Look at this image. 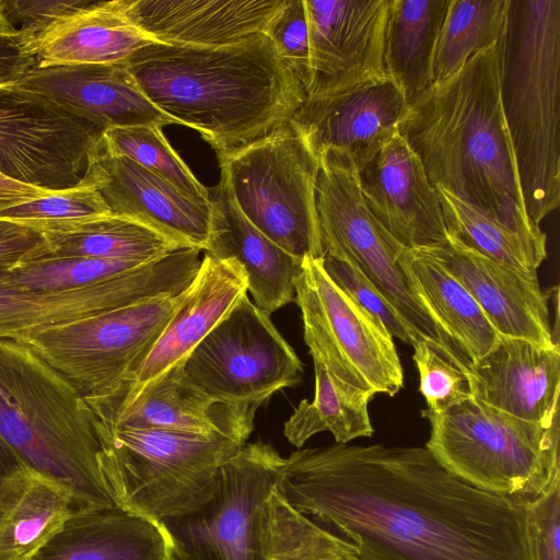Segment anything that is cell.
<instances>
[{"mask_svg":"<svg viewBox=\"0 0 560 560\" xmlns=\"http://www.w3.org/2000/svg\"><path fill=\"white\" fill-rule=\"evenodd\" d=\"M28 560H173L161 522L113 505L75 510Z\"/></svg>","mask_w":560,"mask_h":560,"instance_id":"26","label":"cell"},{"mask_svg":"<svg viewBox=\"0 0 560 560\" xmlns=\"http://www.w3.org/2000/svg\"><path fill=\"white\" fill-rule=\"evenodd\" d=\"M314 399H302L285 421L287 440L301 448L313 435L325 431L338 444L372 436L369 402L374 395L337 381L319 363L314 362Z\"/></svg>","mask_w":560,"mask_h":560,"instance_id":"32","label":"cell"},{"mask_svg":"<svg viewBox=\"0 0 560 560\" xmlns=\"http://www.w3.org/2000/svg\"><path fill=\"white\" fill-rule=\"evenodd\" d=\"M472 295L500 336L523 338L545 348L559 345L550 322L557 287L542 290L537 275H527L465 247L452 237L424 249Z\"/></svg>","mask_w":560,"mask_h":560,"instance_id":"19","label":"cell"},{"mask_svg":"<svg viewBox=\"0 0 560 560\" xmlns=\"http://www.w3.org/2000/svg\"><path fill=\"white\" fill-rule=\"evenodd\" d=\"M128 0L90 1L58 19L36 40L37 67L126 62L155 42L130 19Z\"/></svg>","mask_w":560,"mask_h":560,"instance_id":"27","label":"cell"},{"mask_svg":"<svg viewBox=\"0 0 560 560\" xmlns=\"http://www.w3.org/2000/svg\"><path fill=\"white\" fill-rule=\"evenodd\" d=\"M0 34L13 37V34H12L10 27H9L8 23L5 22L3 15L1 13V9H0Z\"/></svg>","mask_w":560,"mask_h":560,"instance_id":"49","label":"cell"},{"mask_svg":"<svg viewBox=\"0 0 560 560\" xmlns=\"http://www.w3.org/2000/svg\"><path fill=\"white\" fill-rule=\"evenodd\" d=\"M318 162L316 209L325 254L354 266L402 318L416 342H430L467 370L469 361L425 307L400 266L406 248L366 207L352 160L327 151Z\"/></svg>","mask_w":560,"mask_h":560,"instance_id":"8","label":"cell"},{"mask_svg":"<svg viewBox=\"0 0 560 560\" xmlns=\"http://www.w3.org/2000/svg\"><path fill=\"white\" fill-rule=\"evenodd\" d=\"M108 215L110 210L94 186L56 190L0 207V221L39 233L68 230Z\"/></svg>","mask_w":560,"mask_h":560,"instance_id":"38","label":"cell"},{"mask_svg":"<svg viewBox=\"0 0 560 560\" xmlns=\"http://www.w3.org/2000/svg\"><path fill=\"white\" fill-rule=\"evenodd\" d=\"M328 277L360 307L382 324L389 335L409 346L416 342L409 327L376 288L350 262L324 255Z\"/></svg>","mask_w":560,"mask_h":560,"instance_id":"41","label":"cell"},{"mask_svg":"<svg viewBox=\"0 0 560 560\" xmlns=\"http://www.w3.org/2000/svg\"><path fill=\"white\" fill-rule=\"evenodd\" d=\"M500 100L527 215L560 203V1L506 0L498 42Z\"/></svg>","mask_w":560,"mask_h":560,"instance_id":"5","label":"cell"},{"mask_svg":"<svg viewBox=\"0 0 560 560\" xmlns=\"http://www.w3.org/2000/svg\"><path fill=\"white\" fill-rule=\"evenodd\" d=\"M357 176L366 207L404 248L427 249L447 241L436 189L398 131Z\"/></svg>","mask_w":560,"mask_h":560,"instance_id":"18","label":"cell"},{"mask_svg":"<svg viewBox=\"0 0 560 560\" xmlns=\"http://www.w3.org/2000/svg\"><path fill=\"white\" fill-rule=\"evenodd\" d=\"M389 0H305L311 81L306 98L387 77L383 63Z\"/></svg>","mask_w":560,"mask_h":560,"instance_id":"16","label":"cell"},{"mask_svg":"<svg viewBox=\"0 0 560 560\" xmlns=\"http://www.w3.org/2000/svg\"><path fill=\"white\" fill-rule=\"evenodd\" d=\"M285 0H128L131 21L161 44L236 45L265 34Z\"/></svg>","mask_w":560,"mask_h":560,"instance_id":"23","label":"cell"},{"mask_svg":"<svg viewBox=\"0 0 560 560\" xmlns=\"http://www.w3.org/2000/svg\"><path fill=\"white\" fill-rule=\"evenodd\" d=\"M104 145L106 154L137 163L197 201H211L210 190L174 151L161 127H109L104 131Z\"/></svg>","mask_w":560,"mask_h":560,"instance_id":"37","label":"cell"},{"mask_svg":"<svg viewBox=\"0 0 560 560\" xmlns=\"http://www.w3.org/2000/svg\"><path fill=\"white\" fill-rule=\"evenodd\" d=\"M506 0H451L433 57L434 83L455 74L502 35Z\"/></svg>","mask_w":560,"mask_h":560,"instance_id":"34","label":"cell"},{"mask_svg":"<svg viewBox=\"0 0 560 560\" xmlns=\"http://www.w3.org/2000/svg\"><path fill=\"white\" fill-rule=\"evenodd\" d=\"M90 1L0 0V9L13 37L33 56L34 44L50 25L67 13L86 5Z\"/></svg>","mask_w":560,"mask_h":560,"instance_id":"43","label":"cell"},{"mask_svg":"<svg viewBox=\"0 0 560 560\" xmlns=\"http://www.w3.org/2000/svg\"><path fill=\"white\" fill-rule=\"evenodd\" d=\"M24 465L12 447L0 436V487L12 471Z\"/></svg>","mask_w":560,"mask_h":560,"instance_id":"48","label":"cell"},{"mask_svg":"<svg viewBox=\"0 0 560 560\" xmlns=\"http://www.w3.org/2000/svg\"><path fill=\"white\" fill-rule=\"evenodd\" d=\"M407 106L398 85L386 77L305 98L291 121L317 159L327 151L339 152L359 170L397 132Z\"/></svg>","mask_w":560,"mask_h":560,"instance_id":"20","label":"cell"},{"mask_svg":"<svg viewBox=\"0 0 560 560\" xmlns=\"http://www.w3.org/2000/svg\"><path fill=\"white\" fill-rule=\"evenodd\" d=\"M277 489L360 560H532L527 498L472 487L424 447L332 444L284 458Z\"/></svg>","mask_w":560,"mask_h":560,"instance_id":"1","label":"cell"},{"mask_svg":"<svg viewBox=\"0 0 560 560\" xmlns=\"http://www.w3.org/2000/svg\"><path fill=\"white\" fill-rule=\"evenodd\" d=\"M92 184L113 215L137 221L183 248L206 249L211 201H197L137 163L106 153L94 165Z\"/></svg>","mask_w":560,"mask_h":560,"instance_id":"21","label":"cell"},{"mask_svg":"<svg viewBox=\"0 0 560 560\" xmlns=\"http://www.w3.org/2000/svg\"><path fill=\"white\" fill-rule=\"evenodd\" d=\"M106 128L19 83L0 85V174L48 191L93 186Z\"/></svg>","mask_w":560,"mask_h":560,"instance_id":"10","label":"cell"},{"mask_svg":"<svg viewBox=\"0 0 560 560\" xmlns=\"http://www.w3.org/2000/svg\"><path fill=\"white\" fill-rule=\"evenodd\" d=\"M46 256L88 257L150 262L183 248L131 219L108 215L71 229L42 233Z\"/></svg>","mask_w":560,"mask_h":560,"instance_id":"33","label":"cell"},{"mask_svg":"<svg viewBox=\"0 0 560 560\" xmlns=\"http://www.w3.org/2000/svg\"><path fill=\"white\" fill-rule=\"evenodd\" d=\"M182 378L213 402L260 406L302 382L303 364L247 293L179 363Z\"/></svg>","mask_w":560,"mask_h":560,"instance_id":"12","label":"cell"},{"mask_svg":"<svg viewBox=\"0 0 560 560\" xmlns=\"http://www.w3.org/2000/svg\"><path fill=\"white\" fill-rule=\"evenodd\" d=\"M48 192L51 191L15 182L0 174V207Z\"/></svg>","mask_w":560,"mask_h":560,"instance_id":"47","label":"cell"},{"mask_svg":"<svg viewBox=\"0 0 560 560\" xmlns=\"http://www.w3.org/2000/svg\"><path fill=\"white\" fill-rule=\"evenodd\" d=\"M259 406L213 402L188 385L178 365L150 384L130 405L96 416L115 429H170L208 433L255 416Z\"/></svg>","mask_w":560,"mask_h":560,"instance_id":"29","label":"cell"},{"mask_svg":"<svg viewBox=\"0 0 560 560\" xmlns=\"http://www.w3.org/2000/svg\"><path fill=\"white\" fill-rule=\"evenodd\" d=\"M75 510L67 487L20 466L0 487V560H28Z\"/></svg>","mask_w":560,"mask_h":560,"instance_id":"28","label":"cell"},{"mask_svg":"<svg viewBox=\"0 0 560 560\" xmlns=\"http://www.w3.org/2000/svg\"><path fill=\"white\" fill-rule=\"evenodd\" d=\"M18 83L80 112L106 129L178 125L141 91L127 62L35 66Z\"/></svg>","mask_w":560,"mask_h":560,"instance_id":"24","label":"cell"},{"mask_svg":"<svg viewBox=\"0 0 560 560\" xmlns=\"http://www.w3.org/2000/svg\"><path fill=\"white\" fill-rule=\"evenodd\" d=\"M266 560H360L355 547L293 509L277 488L262 513Z\"/></svg>","mask_w":560,"mask_h":560,"instance_id":"35","label":"cell"},{"mask_svg":"<svg viewBox=\"0 0 560 560\" xmlns=\"http://www.w3.org/2000/svg\"><path fill=\"white\" fill-rule=\"evenodd\" d=\"M400 266L425 307L469 362L483 357L500 335L472 295L424 249H404Z\"/></svg>","mask_w":560,"mask_h":560,"instance_id":"30","label":"cell"},{"mask_svg":"<svg viewBox=\"0 0 560 560\" xmlns=\"http://www.w3.org/2000/svg\"><path fill=\"white\" fill-rule=\"evenodd\" d=\"M35 66V58L13 37L0 34V85L18 83Z\"/></svg>","mask_w":560,"mask_h":560,"instance_id":"46","label":"cell"},{"mask_svg":"<svg viewBox=\"0 0 560 560\" xmlns=\"http://www.w3.org/2000/svg\"><path fill=\"white\" fill-rule=\"evenodd\" d=\"M200 252L179 248L112 279L90 285L34 291L12 287L0 268V338L22 339L118 308L186 290L200 268Z\"/></svg>","mask_w":560,"mask_h":560,"instance_id":"15","label":"cell"},{"mask_svg":"<svg viewBox=\"0 0 560 560\" xmlns=\"http://www.w3.org/2000/svg\"><path fill=\"white\" fill-rule=\"evenodd\" d=\"M294 302L313 361L354 388L396 395L404 371L393 337L326 273L322 258H305L294 280Z\"/></svg>","mask_w":560,"mask_h":560,"instance_id":"13","label":"cell"},{"mask_svg":"<svg viewBox=\"0 0 560 560\" xmlns=\"http://www.w3.org/2000/svg\"><path fill=\"white\" fill-rule=\"evenodd\" d=\"M126 62L147 97L198 131L218 159L289 124L306 98L265 34L219 48L153 43Z\"/></svg>","mask_w":560,"mask_h":560,"instance_id":"3","label":"cell"},{"mask_svg":"<svg viewBox=\"0 0 560 560\" xmlns=\"http://www.w3.org/2000/svg\"><path fill=\"white\" fill-rule=\"evenodd\" d=\"M0 436L25 466L67 487L77 510L116 505L98 466L95 413L15 338H0Z\"/></svg>","mask_w":560,"mask_h":560,"instance_id":"4","label":"cell"},{"mask_svg":"<svg viewBox=\"0 0 560 560\" xmlns=\"http://www.w3.org/2000/svg\"><path fill=\"white\" fill-rule=\"evenodd\" d=\"M472 395L505 413L552 424L559 416L560 348L500 336L467 365Z\"/></svg>","mask_w":560,"mask_h":560,"instance_id":"22","label":"cell"},{"mask_svg":"<svg viewBox=\"0 0 560 560\" xmlns=\"http://www.w3.org/2000/svg\"><path fill=\"white\" fill-rule=\"evenodd\" d=\"M412 347L419 392L427 404V409L421 411L423 418L443 413L472 396L468 371L454 364L425 340H418Z\"/></svg>","mask_w":560,"mask_h":560,"instance_id":"40","label":"cell"},{"mask_svg":"<svg viewBox=\"0 0 560 560\" xmlns=\"http://www.w3.org/2000/svg\"><path fill=\"white\" fill-rule=\"evenodd\" d=\"M219 160L245 218L294 258H323L313 153L292 121L268 137Z\"/></svg>","mask_w":560,"mask_h":560,"instance_id":"9","label":"cell"},{"mask_svg":"<svg viewBox=\"0 0 560 560\" xmlns=\"http://www.w3.org/2000/svg\"><path fill=\"white\" fill-rule=\"evenodd\" d=\"M265 35L304 88L311 81L310 40L305 0H285Z\"/></svg>","mask_w":560,"mask_h":560,"instance_id":"42","label":"cell"},{"mask_svg":"<svg viewBox=\"0 0 560 560\" xmlns=\"http://www.w3.org/2000/svg\"><path fill=\"white\" fill-rule=\"evenodd\" d=\"M397 131L434 187L516 233L538 269L547 235L526 212L501 106L498 43L409 103Z\"/></svg>","mask_w":560,"mask_h":560,"instance_id":"2","label":"cell"},{"mask_svg":"<svg viewBox=\"0 0 560 560\" xmlns=\"http://www.w3.org/2000/svg\"><path fill=\"white\" fill-rule=\"evenodd\" d=\"M247 293V277L232 258L208 253L189 293L150 351L109 399L90 406L104 416L130 405L156 378L179 364L222 317Z\"/></svg>","mask_w":560,"mask_h":560,"instance_id":"17","label":"cell"},{"mask_svg":"<svg viewBox=\"0 0 560 560\" xmlns=\"http://www.w3.org/2000/svg\"><path fill=\"white\" fill-rule=\"evenodd\" d=\"M532 560H560V480L526 503Z\"/></svg>","mask_w":560,"mask_h":560,"instance_id":"44","label":"cell"},{"mask_svg":"<svg viewBox=\"0 0 560 560\" xmlns=\"http://www.w3.org/2000/svg\"><path fill=\"white\" fill-rule=\"evenodd\" d=\"M427 419L425 447L475 488L532 499L560 480L559 418L549 425L527 421L472 395Z\"/></svg>","mask_w":560,"mask_h":560,"instance_id":"7","label":"cell"},{"mask_svg":"<svg viewBox=\"0 0 560 560\" xmlns=\"http://www.w3.org/2000/svg\"><path fill=\"white\" fill-rule=\"evenodd\" d=\"M283 462L271 445L246 443L220 468L206 503L161 522L173 560H266L262 513Z\"/></svg>","mask_w":560,"mask_h":560,"instance_id":"14","label":"cell"},{"mask_svg":"<svg viewBox=\"0 0 560 560\" xmlns=\"http://www.w3.org/2000/svg\"><path fill=\"white\" fill-rule=\"evenodd\" d=\"M45 254L4 269L3 281L12 287L34 291L68 290L102 282L148 264L120 259L51 257Z\"/></svg>","mask_w":560,"mask_h":560,"instance_id":"39","label":"cell"},{"mask_svg":"<svg viewBox=\"0 0 560 560\" xmlns=\"http://www.w3.org/2000/svg\"><path fill=\"white\" fill-rule=\"evenodd\" d=\"M212 207L206 253L235 259L247 277V293L255 304L271 314L294 301V280L302 261L256 229L236 205L225 177L209 189Z\"/></svg>","mask_w":560,"mask_h":560,"instance_id":"25","label":"cell"},{"mask_svg":"<svg viewBox=\"0 0 560 560\" xmlns=\"http://www.w3.org/2000/svg\"><path fill=\"white\" fill-rule=\"evenodd\" d=\"M435 189L450 237L492 260L527 275H537V268L516 233L447 190Z\"/></svg>","mask_w":560,"mask_h":560,"instance_id":"36","label":"cell"},{"mask_svg":"<svg viewBox=\"0 0 560 560\" xmlns=\"http://www.w3.org/2000/svg\"><path fill=\"white\" fill-rule=\"evenodd\" d=\"M191 284L177 294L50 328L20 340L65 376L89 406H94L120 389L183 304Z\"/></svg>","mask_w":560,"mask_h":560,"instance_id":"11","label":"cell"},{"mask_svg":"<svg viewBox=\"0 0 560 560\" xmlns=\"http://www.w3.org/2000/svg\"><path fill=\"white\" fill-rule=\"evenodd\" d=\"M254 419L200 433L115 429L96 417L98 466L115 504L158 522L199 509L220 468L246 444Z\"/></svg>","mask_w":560,"mask_h":560,"instance_id":"6","label":"cell"},{"mask_svg":"<svg viewBox=\"0 0 560 560\" xmlns=\"http://www.w3.org/2000/svg\"><path fill=\"white\" fill-rule=\"evenodd\" d=\"M47 252L42 233L0 221V268H12Z\"/></svg>","mask_w":560,"mask_h":560,"instance_id":"45","label":"cell"},{"mask_svg":"<svg viewBox=\"0 0 560 560\" xmlns=\"http://www.w3.org/2000/svg\"><path fill=\"white\" fill-rule=\"evenodd\" d=\"M451 0H389L383 63L411 103L433 83L436 39Z\"/></svg>","mask_w":560,"mask_h":560,"instance_id":"31","label":"cell"}]
</instances>
